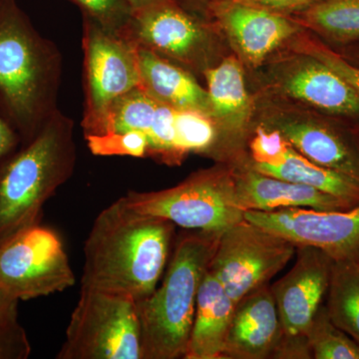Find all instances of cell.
<instances>
[{"label": "cell", "mask_w": 359, "mask_h": 359, "mask_svg": "<svg viewBox=\"0 0 359 359\" xmlns=\"http://www.w3.org/2000/svg\"><path fill=\"white\" fill-rule=\"evenodd\" d=\"M330 320L359 346V263L334 262L327 290Z\"/></svg>", "instance_id": "23"}, {"label": "cell", "mask_w": 359, "mask_h": 359, "mask_svg": "<svg viewBox=\"0 0 359 359\" xmlns=\"http://www.w3.org/2000/svg\"><path fill=\"white\" fill-rule=\"evenodd\" d=\"M289 142L280 131L259 126L250 142V167L273 166L285 159L289 152Z\"/></svg>", "instance_id": "29"}, {"label": "cell", "mask_w": 359, "mask_h": 359, "mask_svg": "<svg viewBox=\"0 0 359 359\" xmlns=\"http://www.w3.org/2000/svg\"><path fill=\"white\" fill-rule=\"evenodd\" d=\"M295 51L309 54L332 68L342 79L346 80L359 95V69L342 57L339 52L313 37L299 39L295 45Z\"/></svg>", "instance_id": "30"}, {"label": "cell", "mask_w": 359, "mask_h": 359, "mask_svg": "<svg viewBox=\"0 0 359 359\" xmlns=\"http://www.w3.org/2000/svg\"><path fill=\"white\" fill-rule=\"evenodd\" d=\"M123 199L140 214L168 219L185 230L223 233L245 219L233 168L200 170L172 188L129 191Z\"/></svg>", "instance_id": "5"}, {"label": "cell", "mask_w": 359, "mask_h": 359, "mask_svg": "<svg viewBox=\"0 0 359 359\" xmlns=\"http://www.w3.org/2000/svg\"><path fill=\"white\" fill-rule=\"evenodd\" d=\"M236 304L211 271H205L196 304L185 359H222Z\"/></svg>", "instance_id": "18"}, {"label": "cell", "mask_w": 359, "mask_h": 359, "mask_svg": "<svg viewBox=\"0 0 359 359\" xmlns=\"http://www.w3.org/2000/svg\"><path fill=\"white\" fill-rule=\"evenodd\" d=\"M245 219L297 245L323 250L334 262L359 263V205L344 211L306 208L247 211Z\"/></svg>", "instance_id": "11"}, {"label": "cell", "mask_w": 359, "mask_h": 359, "mask_svg": "<svg viewBox=\"0 0 359 359\" xmlns=\"http://www.w3.org/2000/svg\"><path fill=\"white\" fill-rule=\"evenodd\" d=\"M334 263L323 250L297 245L294 266L271 285L283 337H306V330L327 294Z\"/></svg>", "instance_id": "12"}, {"label": "cell", "mask_w": 359, "mask_h": 359, "mask_svg": "<svg viewBox=\"0 0 359 359\" xmlns=\"http://www.w3.org/2000/svg\"><path fill=\"white\" fill-rule=\"evenodd\" d=\"M32 346L18 320L0 325V359H26Z\"/></svg>", "instance_id": "31"}, {"label": "cell", "mask_w": 359, "mask_h": 359, "mask_svg": "<svg viewBox=\"0 0 359 359\" xmlns=\"http://www.w3.org/2000/svg\"><path fill=\"white\" fill-rule=\"evenodd\" d=\"M221 233L194 231L180 236L160 287L136 302L141 359L185 358L201 283Z\"/></svg>", "instance_id": "4"}, {"label": "cell", "mask_w": 359, "mask_h": 359, "mask_svg": "<svg viewBox=\"0 0 359 359\" xmlns=\"http://www.w3.org/2000/svg\"><path fill=\"white\" fill-rule=\"evenodd\" d=\"M158 104L144 90H131L118 99L111 108L104 133L139 131L147 136L154 121Z\"/></svg>", "instance_id": "25"}, {"label": "cell", "mask_w": 359, "mask_h": 359, "mask_svg": "<svg viewBox=\"0 0 359 359\" xmlns=\"http://www.w3.org/2000/svg\"><path fill=\"white\" fill-rule=\"evenodd\" d=\"M18 302L0 287V325L18 320Z\"/></svg>", "instance_id": "34"}, {"label": "cell", "mask_w": 359, "mask_h": 359, "mask_svg": "<svg viewBox=\"0 0 359 359\" xmlns=\"http://www.w3.org/2000/svg\"><path fill=\"white\" fill-rule=\"evenodd\" d=\"M218 127L214 118L200 111L176 109V144L181 157L211 150L218 139Z\"/></svg>", "instance_id": "26"}, {"label": "cell", "mask_w": 359, "mask_h": 359, "mask_svg": "<svg viewBox=\"0 0 359 359\" xmlns=\"http://www.w3.org/2000/svg\"><path fill=\"white\" fill-rule=\"evenodd\" d=\"M176 224L140 214L123 197L99 212L84 245L81 287L147 299L164 273Z\"/></svg>", "instance_id": "1"}, {"label": "cell", "mask_w": 359, "mask_h": 359, "mask_svg": "<svg viewBox=\"0 0 359 359\" xmlns=\"http://www.w3.org/2000/svg\"><path fill=\"white\" fill-rule=\"evenodd\" d=\"M126 1L128 2L129 6H131V8L133 9L134 11H137V9L152 6V4L162 1V0H126Z\"/></svg>", "instance_id": "37"}, {"label": "cell", "mask_w": 359, "mask_h": 359, "mask_svg": "<svg viewBox=\"0 0 359 359\" xmlns=\"http://www.w3.org/2000/svg\"><path fill=\"white\" fill-rule=\"evenodd\" d=\"M85 135L104 133L108 115L118 99L140 87L138 48L128 39L104 30L83 18Z\"/></svg>", "instance_id": "7"}, {"label": "cell", "mask_w": 359, "mask_h": 359, "mask_svg": "<svg viewBox=\"0 0 359 359\" xmlns=\"http://www.w3.org/2000/svg\"><path fill=\"white\" fill-rule=\"evenodd\" d=\"M314 359H359V346L334 325L321 306L306 332Z\"/></svg>", "instance_id": "24"}, {"label": "cell", "mask_w": 359, "mask_h": 359, "mask_svg": "<svg viewBox=\"0 0 359 359\" xmlns=\"http://www.w3.org/2000/svg\"><path fill=\"white\" fill-rule=\"evenodd\" d=\"M292 18L334 43L359 40V0H320Z\"/></svg>", "instance_id": "22"}, {"label": "cell", "mask_w": 359, "mask_h": 359, "mask_svg": "<svg viewBox=\"0 0 359 359\" xmlns=\"http://www.w3.org/2000/svg\"><path fill=\"white\" fill-rule=\"evenodd\" d=\"M295 250L287 238L244 219L219 235L208 271L237 304L250 292L269 285L295 256Z\"/></svg>", "instance_id": "9"}, {"label": "cell", "mask_w": 359, "mask_h": 359, "mask_svg": "<svg viewBox=\"0 0 359 359\" xmlns=\"http://www.w3.org/2000/svg\"><path fill=\"white\" fill-rule=\"evenodd\" d=\"M229 1L292 18L304 13L320 0H229Z\"/></svg>", "instance_id": "32"}, {"label": "cell", "mask_w": 359, "mask_h": 359, "mask_svg": "<svg viewBox=\"0 0 359 359\" xmlns=\"http://www.w3.org/2000/svg\"><path fill=\"white\" fill-rule=\"evenodd\" d=\"M276 66L280 91L313 109L337 117L359 118V95L332 68L309 54L297 52Z\"/></svg>", "instance_id": "13"}, {"label": "cell", "mask_w": 359, "mask_h": 359, "mask_svg": "<svg viewBox=\"0 0 359 359\" xmlns=\"http://www.w3.org/2000/svg\"><path fill=\"white\" fill-rule=\"evenodd\" d=\"M174 1L196 15H199V14L207 15L210 6L217 0H174Z\"/></svg>", "instance_id": "35"}, {"label": "cell", "mask_w": 359, "mask_h": 359, "mask_svg": "<svg viewBox=\"0 0 359 359\" xmlns=\"http://www.w3.org/2000/svg\"><path fill=\"white\" fill-rule=\"evenodd\" d=\"M252 168L259 173L313 187L354 205H359V182L311 162L292 147L278 164Z\"/></svg>", "instance_id": "21"}, {"label": "cell", "mask_w": 359, "mask_h": 359, "mask_svg": "<svg viewBox=\"0 0 359 359\" xmlns=\"http://www.w3.org/2000/svg\"><path fill=\"white\" fill-rule=\"evenodd\" d=\"M76 282L55 231L32 224L0 242V287L18 301L62 292Z\"/></svg>", "instance_id": "8"}, {"label": "cell", "mask_w": 359, "mask_h": 359, "mask_svg": "<svg viewBox=\"0 0 359 359\" xmlns=\"http://www.w3.org/2000/svg\"><path fill=\"white\" fill-rule=\"evenodd\" d=\"M207 15L218 21L241 56L252 67L261 65L269 54L301 29V25L290 16L229 0H217Z\"/></svg>", "instance_id": "14"}, {"label": "cell", "mask_w": 359, "mask_h": 359, "mask_svg": "<svg viewBox=\"0 0 359 359\" xmlns=\"http://www.w3.org/2000/svg\"><path fill=\"white\" fill-rule=\"evenodd\" d=\"M57 359H141L136 302L81 287Z\"/></svg>", "instance_id": "6"}, {"label": "cell", "mask_w": 359, "mask_h": 359, "mask_svg": "<svg viewBox=\"0 0 359 359\" xmlns=\"http://www.w3.org/2000/svg\"><path fill=\"white\" fill-rule=\"evenodd\" d=\"M212 118L219 126L241 132L249 122L252 104L240 61L229 57L204 71Z\"/></svg>", "instance_id": "20"}, {"label": "cell", "mask_w": 359, "mask_h": 359, "mask_svg": "<svg viewBox=\"0 0 359 359\" xmlns=\"http://www.w3.org/2000/svg\"><path fill=\"white\" fill-rule=\"evenodd\" d=\"M208 32L199 15L174 0H162L134 11L121 36L188 70L204 65L210 44Z\"/></svg>", "instance_id": "10"}, {"label": "cell", "mask_w": 359, "mask_h": 359, "mask_svg": "<svg viewBox=\"0 0 359 359\" xmlns=\"http://www.w3.org/2000/svg\"><path fill=\"white\" fill-rule=\"evenodd\" d=\"M20 142V136L11 123L4 114H0V160L13 153Z\"/></svg>", "instance_id": "33"}, {"label": "cell", "mask_w": 359, "mask_h": 359, "mask_svg": "<svg viewBox=\"0 0 359 359\" xmlns=\"http://www.w3.org/2000/svg\"><path fill=\"white\" fill-rule=\"evenodd\" d=\"M138 55L139 88L175 109L200 111L212 117L209 94L190 71L146 49L138 48Z\"/></svg>", "instance_id": "19"}, {"label": "cell", "mask_w": 359, "mask_h": 359, "mask_svg": "<svg viewBox=\"0 0 359 359\" xmlns=\"http://www.w3.org/2000/svg\"><path fill=\"white\" fill-rule=\"evenodd\" d=\"M62 57L33 26L18 0L0 6V105L20 136L32 141L57 108Z\"/></svg>", "instance_id": "2"}, {"label": "cell", "mask_w": 359, "mask_h": 359, "mask_svg": "<svg viewBox=\"0 0 359 359\" xmlns=\"http://www.w3.org/2000/svg\"><path fill=\"white\" fill-rule=\"evenodd\" d=\"M339 53L359 69V40L353 43L346 45L344 51L339 52Z\"/></svg>", "instance_id": "36"}, {"label": "cell", "mask_w": 359, "mask_h": 359, "mask_svg": "<svg viewBox=\"0 0 359 359\" xmlns=\"http://www.w3.org/2000/svg\"><path fill=\"white\" fill-rule=\"evenodd\" d=\"M4 1H6V0H0V6H2V4H4Z\"/></svg>", "instance_id": "38"}, {"label": "cell", "mask_w": 359, "mask_h": 359, "mask_svg": "<svg viewBox=\"0 0 359 359\" xmlns=\"http://www.w3.org/2000/svg\"><path fill=\"white\" fill-rule=\"evenodd\" d=\"M74 122L57 109L36 136L0 160V242L39 224L45 203L76 165Z\"/></svg>", "instance_id": "3"}, {"label": "cell", "mask_w": 359, "mask_h": 359, "mask_svg": "<svg viewBox=\"0 0 359 359\" xmlns=\"http://www.w3.org/2000/svg\"><path fill=\"white\" fill-rule=\"evenodd\" d=\"M81 11L83 18H89L106 32L121 35L133 9L126 0H68Z\"/></svg>", "instance_id": "28"}, {"label": "cell", "mask_w": 359, "mask_h": 359, "mask_svg": "<svg viewBox=\"0 0 359 359\" xmlns=\"http://www.w3.org/2000/svg\"><path fill=\"white\" fill-rule=\"evenodd\" d=\"M264 126L280 131L311 162L359 182V147L332 123L302 116H276Z\"/></svg>", "instance_id": "16"}, {"label": "cell", "mask_w": 359, "mask_h": 359, "mask_svg": "<svg viewBox=\"0 0 359 359\" xmlns=\"http://www.w3.org/2000/svg\"><path fill=\"white\" fill-rule=\"evenodd\" d=\"M85 140L90 152L101 157L129 156L133 158H145L148 156L147 136L139 131L85 135Z\"/></svg>", "instance_id": "27"}, {"label": "cell", "mask_w": 359, "mask_h": 359, "mask_svg": "<svg viewBox=\"0 0 359 359\" xmlns=\"http://www.w3.org/2000/svg\"><path fill=\"white\" fill-rule=\"evenodd\" d=\"M283 337L271 285H263L236 304L222 359L273 358Z\"/></svg>", "instance_id": "15"}, {"label": "cell", "mask_w": 359, "mask_h": 359, "mask_svg": "<svg viewBox=\"0 0 359 359\" xmlns=\"http://www.w3.org/2000/svg\"><path fill=\"white\" fill-rule=\"evenodd\" d=\"M240 204L247 211L271 212L292 208L344 211L355 207L330 194L287 180L259 173L249 165L233 168Z\"/></svg>", "instance_id": "17"}]
</instances>
